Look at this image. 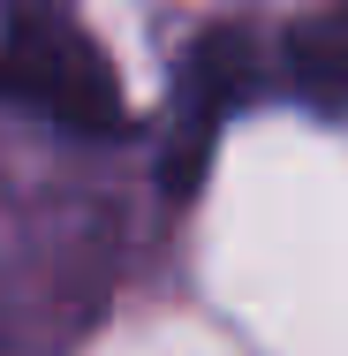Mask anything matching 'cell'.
Listing matches in <instances>:
<instances>
[{
	"mask_svg": "<svg viewBox=\"0 0 348 356\" xmlns=\"http://www.w3.org/2000/svg\"><path fill=\"white\" fill-rule=\"evenodd\" d=\"M0 106H31L69 137H129V99L69 0H8L0 15Z\"/></svg>",
	"mask_w": 348,
	"mask_h": 356,
	"instance_id": "1",
	"label": "cell"
},
{
	"mask_svg": "<svg viewBox=\"0 0 348 356\" xmlns=\"http://www.w3.org/2000/svg\"><path fill=\"white\" fill-rule=\"evenodd\" d=\"M288 83L310 99V106H348V8L303 23L288 38Z\"/></svg>",
	"mask_w": 348,
	"mask_h": 356,
	"instance_id": "3",
	"label": "cell"
},
{
	"mask_svg": "<svg viewBox=\"0 0 348 356\" xmlns=\"http://www.w3.org/2000/svg\"><path fill=\"white\" fill-rule=\"evenodd\" d=\"M250 38L242 31H212L190 46L182 61V83H174V114H167V159H159V182L167 197H190L212 167V144H219V122L235 114V99L250 91Z\"/></svg>",
	"mask_w": 348,
	"mask_h": 356,
	"instance_id": "2",
	"label": "cell"
}]
</instances>
